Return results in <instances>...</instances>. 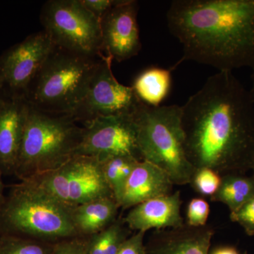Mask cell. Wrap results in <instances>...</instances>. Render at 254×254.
<instances>
[{
    "instance_id": "obj_10",
    "label": "cell",
    "mask_w": 254,
    "mask_h": 254,
    "mask_svg": "<svg viewBox=\"0 0 254 254\" xmlns=\"http://www.w3.org/2000/svg\"><path fill=\"white\" fill-rule=\"evenodd\" d=\"M54 46L42 31L26 37L0 55V91L6 99H26L32 82Z\"/></svg>"
},
{
    "instance_id": "obj_22",
    "label": "cell",
    "mask_w": 254,
    "mask_h": 254,
    "mask_svg": "<svg viewBox=\"0 0 254 254\" xmlns=\"http://www.w3.org/2000/svg\"><path fill=\"white\" fill-rule=\"evenodd\" d=\"M55 243L16 235H0V254H52Z\"/></svg>"
},
{
    "instance_id": "obj_17",
    "label": "cell",
    "mask_w": 254,
    "mask_h": 254,
    "mask_svg": "<svg viewBox=\"0 0 254 254\" xmlns=\"http://www.w3.org/2000/svg\"><path fill=\"white\" fill-rule=\"evenodd\" d=\"M118 203L113 197H103L71 209V220L78 237L91 236L117 220Z\"/></svg>"
},
{
    "instance_id": "obj_11",
    "label": "cell",
    "mask_w": 254,
    "mask_h": 254,
    "mask_svg": "<svg viewBox=\"0 0 254 254\" xmlns=\"http://www.w3.org/2000/svg\"><path fill=\"white\" fill-rule=\"evenodd\" d=\"M76 155L91 157L99 161L118 155H128L142 160L133 113L97 118L85 123Z\"/></svg>"
},
{
    "instance_id": "obj_6",
    "label": "cell",
    "mask_w": 254,
    "mask_h": 254,
    "mask_svg": "<svg viewBox=\"0 0 254 254\" xmlns=\"http://www.w3.org/2000/svg\"><path fill=\"white\" fill-rule=\"evenodd\" d=\"M82 132L70 117L42 113L30 105L14 175L26 181L60 168L74 156Z\"/></svg>"
},
{
    "instance_id": "obj_2",
    "label": "cell",
    "mask_w": 254,
    "mask_h": 254,
    "mask_svg": "<svg viewBox=\"0 0 254 254\" xmlns=\"http://www.w3.org/2000/svg\"><path fill=\"white\" fill-rule=\"evenodd\" d=\"M166 17L183 48L179 63L190 60L219 71L254 69V0H174Z\"/></svg>"
},
{
    "instance_id": "obj_33",
    "label": "cell",
    "mask_w": 254,
    "mask_h": 254,
    "mask_svg": "<svg viewBox=\"0 0 254 254\" xmlns=\"http://www.w3.org/2000/svg\"><path fill=\"white\" fill-rule=\"evenodd\" d=\"M252 170L254 172V161H253V165H252Z\"/></svg>"
},
{
    "instance_id": "obj_15",
    "label": "cell",
    "mask_w": 254,
    "mask_h": 254,
    "mask_svg": "<svg viewBox=\"0 0 254 254\" xmlns=\"http://www.w3.org/2000/svg\"><path fill=\"white\" fill-rule=\"evenodd\" d=\"M213 235L207 225L156 230L145 245V254H210Z\"/></svg>"
},
{
    "instance_id": "obj_25",
    "label": "cell",
    "mask_w": 254,
    "mask_h": 254,
    "mask_svg": "<svg viewBox=\"0 0 254 254\" xmlns=\"http://www.w3.org/2000/svg\"><path fill=\"white\" fill-rule=\"evenodd\" d=\"M230 219L238 223L249 236H254V197L236 211L230 213Z\"/></svg>"
},
{
    "instance_id": "obj_32",
    "label": "cell",
    "mask_w": 254,
    "mask_h": 254,
    "mask_svg": "<svg viewBox=\"0 0 254 254\" xmlns=\"http://www.w3.org/2000/svg\"><path fill=\"white\" fill-rule=\"evenodd\" d=\"M253 70V72L252 73V76H251V78H252V89L250 90V94L251 96H252V100L254 102V68Z\"/></svg>"
},
{
    "instance_id": "obj_24",
    "label": "cell",
    "mask_w": 254,
    "mask_h": 254,
    "mask_svg": "<svg viewBox=\"0 0 254 254\" xmlns=\"http://www.w3.org/2000/svg\"><path fill=\"white\" fill-rule=\"evenodd\" d=\"M210 214V205L203 198H193L187 208V225L193 227H204Z\"/></svg>"
},
{
    "instance_id": "obj_28",
    "label": "cell",
    "mask_w": 254,
    "mask_h": 254,
    "mask_svg": "<svg viewBox=\"0 0 254 254\" xmlns=\"http://www.w3.org/2000/svg\"><path fill=\"white\" fill-rule=\"evenodd\" d=\"M86 9L100 19L114 5L116 4L115 0H81Z\"/></svg>"
},
{
    "instance_id": "obj_13",
    "label": "cell",
    "mask_w": 254,
    "mask_h": 254,
    "mask_svg": "<svg viewBox=\"0 0 254 254\" xmlns=\"http://www.w3.org/2000/svg\"><path fill=\"white\" fill-rule=\"evenodd\" d=\"M180 191L146 200L131 208L123 219L127 227L136 232L182 227Z\"/></svg>"
},
{
    "instance_id": "obj_5",
    "label": "cell",
    "mask_w": 254,
    "mask_h": 254,
    "mask_svg": "<svg viewBox=\"0 0 254 254\" xmlns=\"http://www.w3.org/2000/svg\"><path fill=\"white\" fill-rule=\"evenodd\" d=\"M100 59L54 46L32 82L26 100L42 113L69 116L86 95Z\"/></svg>"
},
{
    "instance_id": "obj_16",
    "label": "cell",
    "mask_w": 254,
    "mask_h": 254,
    "mask_svg": "<svg viewBox=\"0 0 254 254\" xmlns=\"http://www.w3.org/2000/svg\"><path fill=\"white\" fill-rule=\"evenodd\" d=\"M29 108L26 99H14L0 110V169L4 175H14Z\"/></svg>"
},
{
    "instance_id": "obj_27",
    "label": "cell",
    "mask_w": 254,
    "mask_h": 254,
    "mask_svg": "<svg viewBox=\"0 0 254 254\" xmlns=\"http://www.w3.org/2000/svg\"><path fill=\"white\" fill-rule=\"evenodd\" d=\"M145 232H136L128 237L118 254H145Z\"/></svg>"
},
{
    "instance_id": "obj_31",
    "label": "cell",
    "mask_w": 254,
    "mask_h": 254,
    "mask_svg": "<svg viewBox=\"0 0 254 254\" xmlns=\"http://www.w3.org/2000/svg\"><path fill=\"white\" fill-rule=\"evenodd\" d=\"M8 100H9L6 99L2 93H1V92L0 91V110L2 109L3 107L4 106Z\"/></svg>"
},
{
    "instance_id": "obj_18",
    "label": "cell",
    "mask_w": 254,
    "mask_h": 254,
    "mask_svg": "<svg viewBox=\"0 0 254 254\" xmlns=\"http://www.w3.org/2000/svg\"><path fill=\"white\" fill-rule=\"evenodd\" d=\"M172 71L166 68L151 67L142 71L133 82V88L141 103L159 107L171 88Z\"/></svg>"
},
{
    "instance_id": "obj_19",
    "label": "cell",
    "mask_w": 254,
    "mask_h": 254,
    "mask_svg": "<svg viewBox=\"0 0 254 254\" xmlns=\"http://www.w3.org/2000/svg\"><path fill=\"white\" fill-rule=\"evenodd\" d=\"M254 197V176L245 174H229L222 176L221 184L211 197L213 201L220 202L236 211Z\"/></svg>"
},
{
    "instance_id": "obj_30",
    "label": "cell",
    "mask_w": 254,
    "mask_h": 254,
    "mask_svg": "<svg viewBox=\"0 0 254 254\" xmlns=\"http://www.w3.org/2000/svg\"><path fill=\"white\" fill-rule=\"evenodd\" d=\"M1 175H2V173H1V169H0V210L2 208L5 200H6V196H5L4 193V185L3 184L2 180H1Z\"/></svg>"
},
{
    "instance_id": "obj_20",
    "label": "cell",
    "mask_w": 254,
    "mask_h": 254,
    "mask_svg": "<svg viewBox=\"0 0 254 254\" xmlns=\"http://www.w3.org/2000/svg\"><path fill=\"white\" fill-rule=\"evenodd\" d=\"M128 230L123 220L117 219L104 230L85 237L86 254H118L129 237Z\"/></svg>"
},
{
    "instance_id": "obj_29",
    "label": "cell",
    "mask_w": 254,
    "mask_h": 254,
    "mask_svg": "<svg viewBox=\"0 0 254 254\" xmlns=\"http://www.w3.org/2000/svg\"><path fill=\"white\" fill-rule=\"evenodd\" d=\"M210 254H242L233 247H221L215 249Z\"/></svg>"
},
{
    "instance_id": "obj_26",
    "label": "cell",
    "mask_w": 254,
    "mask_h": 254,
    "mask_svg": "<svg viewBox=\"0 0 254 254\" xmlns=\"http://www.w3.org/2000/svg\"><path fill=\"white\" fill-rule=\"evenodd\" d=\"M52 254H86L85 239L76 237L57 242Z\"/></svg>"
},
{
    "instance_id": "obj_7",
    "label": "cell",
    "mask_w": 254,
    "mask_h": 254,
    "mask_svg": "<svg viewBox=\"0 0 254 254\" xmlns=\"http://www.w3.org/2000/svg\"><path fill=\"white\" fill-rule=\"evenodd\" d=\"M41 21L55 47L93 58H103L100 19L81 0H50L43 4Z\"/></svg>"
},
{
    "instance_id": "obj_8",
    "label": "cell",
    "mask_w": 254,
    "mask_h": 254,
    "mask_svg": "<svg viewBox=\"0 0 254 254\" xmlns=\"http://www.w3.org/2000/svg\"><path fill=\"white\" fill-rule=\"evenodd\" d=\"M71 209L103 197H113L97 158L73 156L48 173L26 180Z\"/></svg>"
},
{
    "instance_id": "obj_1",
    "label": "cell",
    "mask_w": 254,
    "mask_h": 254,
    "mask_svg": "<svg viewBox=\"0 0 254 254\" xmlns=\"http://www.w3.org/2000/svg\"><path fill=\"white\" fill-rule=\"evenodd\" d=\"M187 160L220 176L245 174L254 158V102L231 71L210 76L182 106Z\"/></svg>"
},
{
    "instance_id": "obj_4",
    "label": "cell",
    "mask_w": 254,
    "mask_h": 254,
    "mask_svg": "<svg viewBox=\"0 0 254 254\" xmlns=\"http://www.w3.org/2000/svg\"><path fill=\"white\" fill-rule=\"evenodd\" d=\"M16 235L49 243L78 237L71 209L28 182L11 187L0 210V235Z\"/></svg>"
},
{
    "instance_id": "obj_12",
    "label": "cell",
    "mask_w": 254,
    "mask_h": 254,
    "mask_svg": "<svg viewBox=\"0 0 254 254\" xmlns=\"http://www.w3.org/2000/svg\"><path fill=\"white\" fill-rule=\"evenodd\" d=\"M134 0H119L100 19L103 53L119 63L136 56L141 50Z\"/></svg>"
},
{
    "instance_id": "obj_23",
    "label": "cell",
    "mask_w": 254,
    "mask_h": 254,
    "mask_svg": "<svg viewBox=\"0 0 254 254\" xmlns=\"http://www.w3.org/2000/svg\"><path fill=\"white\" fill-rule=\"evenodd\" d=\"M221 181L222 177L216 172L201 168L195 170L190 185L200 195L212 197L218 190Z\"/></svg>"
},
{
    "instance_id": "obj_3",
    "label": "cell",
    "mask_w": 254,
    "mask_h": 254,
    "mask_svg": "<svg viewBox=\"0 0 254 254\" xmlns=\"http://www.w3.org/2000/svg\"><path fill=\"white\" fill-rule=\"evenodd\" d=\"M182 106L151 107L140 103L133 113L142 160L162 169L174 185H190L195 169L187 160Z\"/></svg>"
},
{
    "instance_id": "obj_14",
    "label": "cell",
    "mask_w": 254,
    "mask_h": 254,
    "mask_svg": "<svg viewBox=\"0 0 254 254\" xmlns=\"http://www.w3.org/2000/svg\"><path fill=\"white\" fill-rule=\"evenodd\" d=\"M173 182L168 174L149 162H138L127 179L118 203L131 208L146 200L172 193Z\"/></svg>"
},
{
    "instance_id": "obj_21",
    "label": "cell",
    "mask_w": 254,
    "mask_h": 254,
    "mask_svg": "<svg viewBox=\"0 0 254 254\" xmlns=\"http://www.w3.org/2000/svg\"><path fill=\"white\" fill-rule=\"evenodd\" d=\"M139 161L141 160L128 155H118L100 161L105 181L117 203L120 199L127 179Z\"/></svg>"
},
{
    "instance_id": "obj_9",
    "label": "cell",
    "mask_w": 254,
    "mask_h": 254,
    "mask_svg": "<svg viewBox=\"0 0 254 254\" xmlns=\"http://www.w3.org/2000/svg\"><path fill=\"white\" fill-rule=\"evenodd\" d=\"M113 60L102 58L81 103L69 115L73 121L88 123L97 118L131 115L141 101L131 86L121 84L112 70Z\"/></svg>"
}]
</instances>
